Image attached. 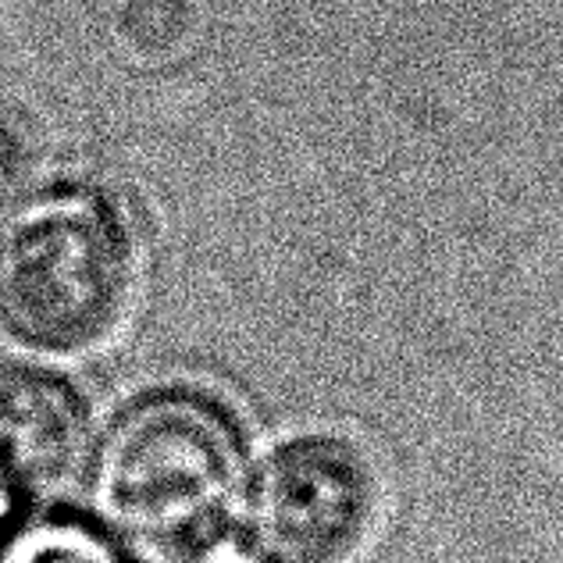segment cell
I'll list each match as a JSON object with an SVG mask.
<instances>
[{
    "label": "cell",
    "mask_w": 563,
    "mask_h": 563,
    "mask_svg": "<svg viewBox=\"0 0 563 563\" xmlns=\"http://www.w3.org/2000/svg\"><path fill=\"white\" fill-rule=\"evenodd\" d=\"M97 510L151 563H203L229 539L246 496V442L232 413L168 389L132 404L93 464Z\"/></svg>",
    "instance_id": "obj_1"
},
{
    "label": "cell",
    "mask_w": 563,
    "mask_h": 563,
    "mask_svg": "<svg viewBox=\"0 0 563 563\" xmlns=\"http://www.w3.org/2000/svg\"><path fill=\"white\" fill-rule=\"evenodd\" d=\"M136 286V240L108 189L51 183L0 221V329L43 353L108 343Z\"/></svg>",
    "instance_id": "obj_2"
},
{
    "label": "cell",
    "mask_w": 563,
    "mask_h": 563,
    "mask_svg": "<svg viewBox=\"0 0 563 563\" xmlns=\"http://www.w3.org/2000/svg\"><path fill=\"white\" fill-rule=\"evenodd\" d=\"M378 482L339 435H300L264 464L254 493V550L264 563H346L372 536Z\"/></svg>",
    "instance_id": "obj_3"
},
{
    "label": "cell",
    "mask_w": 563,
    "mask_h": 563,
    "mask_svg": "<svg viewBox=\"0 0 563 563\" xmlns=\"http://www.w3.org/2000/svg\"><path fill=\"white\" fill-rule=\"evenodd\" d=\"M90 413L62 375L29 364L0 367V474L25 496L62 485L79 467Z\"/></svg>",
    "instance_id": "obj_4"
},
{
    "label": "cell",
    "mask_w": 563,
    "mask_h": 563,
    "mask_svg": "<svg viewBox=\"0 0 563 563\" xmlns=\"http://www.w3.org/2000/svg\"><path fill=\"white\" fill-rule=\"evenodd\" d=\"M0 563H125V556L93 525L57 514L8 531Z\"/></svg>",
    "instance_id": "obj_5"
},
{
    "label": "cell",
    "mask_w": 563,
    "mask_h": 563,
    "mask_svg": "<svg viewBox=\"0 0 563 563\" xmlns=\"http://www.w3.org/2000/svg\"><path fill=\"white\" fill-rule=\"evenodd\" d=\"M36 168V151L25 125L8 108H0V214H8L29 186Z\"/></svg>",
    "instance_id": "obj_6"
},
{
    "label": "cell",
    "mask_w": 563,
    "mask_h": 563,
    "mask_svg": "<svg viewBox=\"0 0 563 563\" xmlns=\"http://www.w3.org/2000/svg\"><path fill=\"white\" fill-rule=\"evenodd\" d=\"M25 503H29V496L22 488L0 474V539H8L11 525L19 521V514L25 510Z\"/></svg>",
    "instance_id": "obj_7"
}]
</instances>
